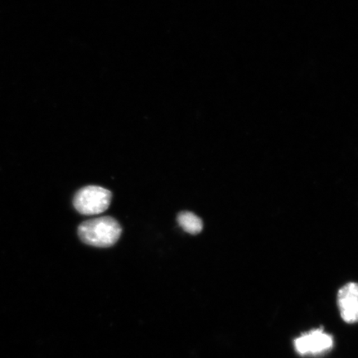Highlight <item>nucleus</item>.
<instances>
[{
    "label": "nucleus",
    "mask_w": 358,
    "mask_h": 358,
    "mask_svg": "<svg viewBox=\"0 0 358 358\" xmlns=\"http://www.w3.org/2000/svg\"><path fill=\"white\" fill-rule=\"evenodd\" d=\"M120 223L111 217L91 219L78 227V236L83 243L96 248H110L117 243L122 235Z\"/></svg>",
    "instance_id": "nucleus-1"
},
{
    "label": "nucleus",
    "mask_w": 358,
    "mask_h": 358,
    "mask_svg": "<svg viewBox=\"0 0 358 358\" xmlns=\"http://www.w3.org/2000/svg\"><path fill=\"white\" fill-rule=\"evenodd\" d=\"M111 192L99 186H87L74 196V208L87 216L101 214L108 209L111 203Z\"/></svg>",
    "instance_id": "nucleus-2"
},
{
    "label": "nucleus",
    "mask_w": 358,
    "mask_h": 358,
    "mask_svg": "<svg viewBox=\"0 0 358 358\" xmlns=\"http://www.w3.org/2000/svg\"><path fill=\"white\" fill-rule=\"evenodd\" d=\"M295 350L301 356H320L334 347L333 336L323 328L313 329L294 341Z\"/></svg>",
    "instance_id": "nucleus-3"
},
{
    "label": "nucleus",
    "mask_w": 358,
    "mask_h": 358,
    "mask_svg": "<svg viewBox=\"0 0 358 358\" xmlns=\"http://www.w3.org/2000/svg\"><path fill=\"white\" fill-rule=\"evenodd\" d=\"M338 304L342 319L348 324L358 323V284L348 283L339 289Z\"/></svg>",
    "instance_id": "nucleus-4"
},
{
    "label": "nucleus",
    "mask_w": 358,
    "mask_h": 358,
    "mask_svg": "<svg viewBox=\"0 0 358 358\" xmlns=\"http://www.w3.org/2000/svg\"><path fill=\"white\" fill-rule=\"evenodd\" d=\"M178 222L183 230L192 235L199 234L203 228V223L201 218L190 212L179 213Z\"/></svg>",
    "instance_id": "nucleus-5"
}]
</instances>
